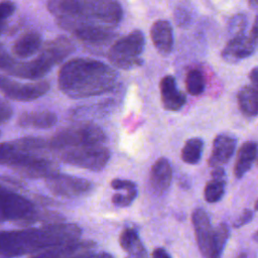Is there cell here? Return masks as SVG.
I'll use <instances>...</instances> for the list:
<instances>
[{
    "label": "cell",
    "mask_w": 258,
    "mask_h": 258,
    "mask_svg": "<svg viewBox=\"0 0 258 258\" xmlns=\"http://www.w3.org/2000/svg\"><path fill=\"white\" fill-rule=\"evenodd\" d=\"M150 37L154 47L162 55H167L173 47V32L167 20H157L150 28Z\"/></svg>",
    "instance_id": "2e32d148"
},
{
    "label": "cell",
    "mask_w": 258,
    "mask_h": 258,
    "mask_svg": "<svg viewBox=\"0 0 258 258\" xmlns=\"http://www.w3.org/2000/svg\"><path fill=\"white\" fill-rule=\"evenodd\" d=\"M239 108L245 116L258 115V89L251 86L243 87L238 93Z\"/></svg>",
    "instance_id": "cb8c5ba5"
},
{
    "label": "cell",
    "mask_w": 258,
    "mask_h": 258,
    "mask_svg": "<svg viewBox=\"0 0 258 258\" xmlns=\"http://www.w3.org/2000/svg\"><path fill=\"white\" fill-rule=\"evenodd\" d=\"M111 186L114 189H131V188H135V184L134 182L130 181V180H125V179H120V178H115L111 181Z\"/></svg>",
    "instance_id": "8d00e7d4"
},
{
    "label": "cell",
    "mask_w": 258,
    "mask_h": 258,
    "mask_svg": "<svg viewBox=\"0 0 258 258\" xmlns=\"http://www.w3.org/2000/svg\"><path fill=\"white\" fill-rule=\"evenodd\" d=\"M105 139L106 135L102 128L95 124L84 123L59 130L48 140V145L51 149H68L102 144Z\"/></svg>",
    "instance_id": "277c9868"
},
{
    "label": "cell",
    "mask_w": 258,
    "mask_h": 258,
    "mask_svg": "<svg viewBox=\"0 0 258 258\" xmlns=\"http://www.w3.org/2000/svg\"><path fill=\"white\" fill-rule=\"evenodd\" d=\"M141 241L139 239L138 233L133 228H126L124 229L119 237V243L123 250L126 252H129L132 248H134L137 244H139Z\"/></svg>",
    "instance_id": "f546056e"
},
{
    "label": "cell",
    "mask_w": 258,
    "mask_h": 258,
    "mask_svg": "<svg viewBox=\"0 0 258 258\" xmlns=\"http://www.w3.org/2000/svg\"><path fill=\"white\" fill-rule=\"evenodd\" d=\"M212 176L214 179H219V180H224L225 178V171L222 167L216 166L215 169L212 172Z\"/></svg>",
    "instance_id": "ab89813d"
},
{
    "label": "cell",
    "mask_w": 258,
    "mask_h": 258,
    "mask_svg": "<svg viewBox=\"0 0 258 258\" xmlns=\"http://www.w3.org/2000/svg\"><path fill=\"white\" fill-rule=\"evenodd\" d=\"M254 240L256 241V242H258V231L255 233V235H254Z\"/></svg>",
    "instance_id": "f6af8a7d"
},
{
    "label": "cell",
    "mask_w": 258,
    "mask_h": 258,
    "mask_svg": "<svg viewBox=\"0 0 258 258\" xmlns=\"http://www.w3.org/2000/svg\"><path fill=\"white\" fill-rule=\"evenodd\" d=\"M145 44L144 34L133 30L124 37L116 40L111 46L108 58L112 64L121 70H132L142 64L140 54Z\"/></svg>",
    "instance_id": "5b68a950"
},
{
    "label": "cell",
    "mask_w": 258,
    "mask_h": 258,
    "mask_svg": "<svg viewBox=\"0 0 258 258\" xmlns=\"http://www.w3.org/2000/svg\"><path fill=\"white\" fill-rule=\"evenodd\" d=\"M57 122L56 115L48 110L41 111H29L22 113L18 120V126L22 128H34V129H47Z\"/></svg>",
    "instance_id": "ffe728a7"
},
{
    "label": "cell",
    "mask_w": 258,
    "mask_h": 258,
    "mask_svg": "<svg viewBox=\"0 0 258 258\" xmlns=\"http://www.w3.org/2000/svg\"><path fill=\"white\" fill-rule=\"evenodd\" d=\"M74 50L75 46L73 42L66 36L56 37L44 43L40 48V51H43L55 64L62 62Z\"/></svg>",
    "instance_id": "44dd1931"
},
{
    "label": "cell",
    "mask_w": 258,
    "mask_h": 258,
    "mask_svg": "<svg viewBox=\"0 0 258 258\" xmlns=\"http://www.w3.org/2000/svg\"><path fill=\"white\" fill-rule=\"evenodd\" d=\"M191 221L201 254L204 258H212L214 228L208 214L203 209H196L192 212Z\"/></svg>",
    "instance_id": "8fae6325"
},
{
    "label": "cell",
    "mask_w": 258,
    "mask_h": 258,
    "mask_svg": "<svg viewBox=\"0 0 258 258\" xmlns=\"http://www.w3.org/2000/svg\"><path fill=\"white\" fill-rule=\"evenodd\" d=\"M249 36L251 37V39L258 45V16L256 17L254 24L249 32Z\"/></svg>",
    "instance_id": "f35d334b"
},
{
    "label": "cell",
    "mask_w": 258,
    "mask_h": 258,
    "mask_svg": "<svg viewBox=\"0 0 258 258\" xmlns=\"http://www.w3.org/2000/svg\"><path fill=\"white\" fill-rule=\"evenodd\" d=\"M73 258H113V256L109 253H106V252H98V253H95V252H91V251H88V252H84V253H81Z\"/></svg>",
    "instance_id": "74e56055"
},
{
    "label": "cell",
    "mask_w": 258,
    "mask_h": 258,
    "mask_svg": "<svg viewBox=\"0 0 258 258\" xmlns=\"http://www.w3.org/2000/svg\"><path fill=\"white\" fill-rule=\"evenodd\" d=\"M13 115L11 105L3 100H0V124H4L10 120Z\"/></svg>",
    "instance_id": "836d02e7"
},
{
    "label": "cell",
    "mask_w": 258,
    "mask_h": 258,
    "mask_svg": "<svg viewBox=\"0 0 258 258\" xmlns=\"http://www.w3.org/2000/svg\"><path fill=\"white\" fill-rule=\"evenodd\" d=\"M253 212L249 209H246L242 212V214L240 215V217L235 221L234 223V228H240L245 226L246 224H248L252 219H253Z\"/></svg>",
    "instance_id": "e575fe53"
},
{
    "label": "cell",
    "mask_w": 258,
    "mask_h": 258,
    "mask_svg": "<svg viewBox=\"0 0 258 258\" xmlns=\"http://www.w3.org/2000/svg\"><path fill=\"white\" fill-rule=\"evenodd\" d=\"M172 179V168L169 161L161 157L151 167L150 185L157 195L163 194L170 185Z\"/></svg>",
    "instance_id": "ac0fdd59"
},
{
    "label": "cell",
    "mask_w": 258,
    "mask_h": 258,
    "mask_svg": "<svg viewBox=\"0 0 258 258\" xmlns=\"http://www.w3.org/2000/svg\"><path fill=\"white\" fill-rule=\"evenodd\" d=\"M254 208H255V210H256V211H258V200L256 201V203H255V206H254Z\"/></svg>",
    "instance_id": "bcb514c9"
},
{
    "label": "cell",
    "mask_w": 258,
    "mask_h": 258,
    "mask_svg": "<svg viewBox=\"0 0 258 258\" xmlns=\"http://www.w3.org/2000/svg\"><path fill=\"white\" fill-rule=\"evenodd\" d=\"M247 27V18L244 14H235L228 26V31L231 35V37L239 36L245 33V29Z\"/></svg>",
    "instance_id": "4dcf8cb0"
},
{
    "label": "cell",
    "mask_w": 258,
    "mask_h": 258,
    "mask_svg": "<svg viewBox=\"0 0 258 258\" xmlns=\"http://www.w3.org/2000/svg\"><path fill=\"white\" fill-rule=\"evenodd\" d=\"M236 148V139L226 134L218 135L213 143V151L209 158V165L212 167L228 162Z\"/></svg>",
    "instance_id": "d6986e66"
},
{
    "label": "cell",
    "mask_w": 258,
    "mask_h": 258,
    "mask_svg": "<svg viewBox=\"0 0 258 258\" xmlns=\"http://www.w3.org/2000/svg\"><path fill=\"white\" fill-rule=\"evenodd\" d=\"M22 175L30 178H48L58 173V166L52 160L34 154L24 164L15 169Z\"/></svg>",
    "instance_id": "5bb4252c"
},
{
    "label": "cell",
    "mask_w": 258,
    "mask_h": 258,
    "mask_svg": "<svg viewBox=\"0 0 258 258\" xmlns=\"http://www.w3.org/2000/svg\"><path fill=\"white\" fill-rule=\"evenodd\" d=\"M63 29L71 32L81 41L91 45H100L107 43L115 36L112 29L97 26L71 25Z\"/></svg>",
    "instance_id": "9a60e30c"
},
{
    "label": "cell",
    "mask_w": 258,
    "mask_h": 258,
    "mask_svg": "<svg viewBox=\"0 0 258 258\" xmlns=\"http://www.w3.org/2000/svg\"><path fill=\"white\" fill-rule=\"evenodd\" d=\"M185 87L186 91L192 95L198 96L201 95L206 87L205 78L201 71L199 70H191L187 73L185 79Z\"/></svg>",
    "instance_id": "4316f807"
},
{
    "label": "cell",
    "mask_w": 258,
    "mask_h": 258,
    "mask_svg": "<svg viewBox=\"0 0 258 258\" xmlns=\"http://www.w3.org/2000/svg\"><path fill=\"white\" fill-rule=\"evenodd\" d=\"M126 258H148V254L144 246L140 242L128 252V255Z\"/></svg>",
    "instance_id": "d590c367"
},
{
    "label": "cell",
    "mask_w": 258,
    "mask_h": 258,
    "mask_svg": "<svg viewBox=\"0 0 258 258\" xmlns=\"http://www.w3.org/2000/svg\"><path fill=\"white\" fill-rule=\"evenodd\" d=\"M49 90V84L45 81L34 83H19L9 78L0 76V91L11 100L29 102L45 95Z\"/></svg>",
    "instance_id": "9c48e42d"
},
{
    "label": "cell",
    "mask_w": 258,
    "mask_h": 258,
    "mask_svg": "<svg viewBox=\"0 0 258 258\" xmlns=\"http://www.w3.org/2000/svg\"><path fill=\"white\" fill-rule=\"evenodd\" d=\"M224 190H225V180H219V179L213 178L205 186V191H204L205 200L211 204L217 203L224 196Z\"/></svg>",
    "instance_id": "f1b7e54d"
},
{
    "label": "cell",
    "mask_w": 258,
    "mask_h": 258,
    "mask_svg": "<svg viewBox=\"0 0 258 258\" xmlns=\"http://www.w3.org/2000/svg\"><path fill=\"white\" fill-rule=\"evenodd\" d=\"M47 9L62 29L71 25L113 29L123 16L116 0H49Z\"/></svg>",
    "instance_id": "3957f363"
},
{
    "label": "cell",
    "mask_w": 258,
    "mask_h": 258,
    "mask_svg": "<svg viewBox=\"0 0 258 258\" xmlns=\"http://www.w3.org/2000/svg\"><path fill=\"white\" fill-rule=\"evenodd\" d=\"M203 140L200 138L188 139L181 149V159L188 164H196L200 161L203 151Z\"/></svg>",
    "instance_id": "d4e9b609"
},
{
    "label": "cell",
    "mask_w": 258,
    "mask_h": 258,
    "mask_svg": "<svg viewBox=\"0 0 258 258\" xmlns=\"http://www.w3.org/2000/svg\"><path fill=\"white\" fill-rule=\"evenodd\" d=\"M110 156L109 149L98 144L68 148L60 154V159L73 166L99 171L106 166Z\"/></svg>",
    "instance_id": "52a82bcc"
},
{
    "label": "cell",
    "mask_w": 258,
    "mask_h": 258,
    "mask_svg": "<svg viewBox=\"0 0 258 258\" xmlns=\"http://www.w3.org/2000/svg\"><path fill=\"white\" fill-rule=\"evenodd\" d=\"M136 196H137L136 188H131V189L127 190L126 195L115 194L112 197V203L119 207H127L135 200Z\"/></svg>",
    "instance_id": "d6a6232c"
},
{
    "label": "cell",
    "mask_w": 258,
    "mask_h": 258,
    "mask_svg": "<svg viewBox=\"0 0 258 258\" xmlns=\"http://www.w3.org/2000/svg\"><path fill=\"white\" fill-rule=\"evenodd\" d=\"M249 79L252 85L258 89V68H254L249 73Z\"/></svg>",
    "instance_id": "b9f144b4"
},
{
    "label": "cell",
    "mask_w": 258,
    "mask_h": 258,
    "mask_svg": "<svg viewBox=\"0 0 258 258\" xmlns=\"http://www.w3.org/2000/svg\"><path fill=\"white\" fill-rule=\"evenodd\" d=\"M152 258H170V256L163 248H156L152 252Z\"/></svg>",
    "instance_id": "60d3db41"
},
{
    "label": "cell",
    "mask_w": 258,
    "mask_h": 258,
    "mask_svg": "<svg viewBox=\"0 0 258 258\" xmlns=\"http://www.w3.org/2000/svg\"><path fill=\"white\" fill-rule=\"evenodd\" d=\"M160 96L163 108L168 111H177L185 104V96L178 91L172 76H165L159 84Z\"/></svg>",
    "instance_id": "e0dca14e"
},
{
    "label": "cell",
    "mask_w": 258,
    "mask_h": 258,
    "mask_svg": "<svg viewBox=\"0 0 258 258\" xmlns=\"http://www.w3.org/2000/svg\"><path fill=\"white\" fill-rule=\"evenodd\" d=\"M258 45L245 33L231 37L222 51V58L229 63H236L250 56Z\"/></svg>",
    "instance_id": "7c38bea8"
},
{
    "label": "cell",
    "mask_w": 258,
    "mask_h": 258,
    "mask_svg": "<svg viewBox=\"0 0 258 258\" xmlns=\"http://www.w3.org/2000/svg\"><path fill=\"white\" fill-rule=\"evenodd\" d=\"M249 6L252 8V9H256L258 10V0H249Z\"/></svg>",
    "instance_id": "7bdbcfd3"
},
{
    "label": "cell",
    "mask_w": 258,
    "mask_h": 258,
    "mask_svg": "<svg viewBox=\"0 0 258 258\" xmlns=\"http://www.w3.org/2000/svg\"><path fill=\"white\" fill-rule=\"evenodd\" d=\"M96 243L90 240H76L55 247L48 248L41 252L35 253L30 258H73L81 253L91 251Z\"/></svg>",
    "instance_id": "4fadbf2b"
},
{
    "label": "cell",
    "mask_w": 258,
    "mask_h": 258,
    "mask_svg": "<svg viewBox=\"0 0 258 258\" xmlns=\"http://www.w3.org/2000/svg\"><path fill=\"white\" fill-rule=\"evenodd\" d=\"M237 258H247V255H246V253H241L238 255Z\"/></svg>",
    "instance_id": "ee69618b"
},
{
    "label": "cell",
    "mask_w": 258,
    "mask_h": 258,
    "mask_svg": "<svg viewBox=\"0 0 258 258\" xmlns=\"http://www.w3.org/2000/svg\"><path fill=\"white\" fill-rule=\"evenodd\" d=\"M45 184L53 195L68 198L80 197L92 189V183L88 179L59 172L45 178Z\"/></svg>",
    "instance_id": "30bf717a"
},
{
    "label": "cell",
    "mask_w": 258,
    "mask_h": 258,
    "mask_svg": "<svg viewBox=\"0 0 258 258\" xmlns=\"http://www.w3.org/2000/svg\"><path fill=\"white\" fill-rule=\"evenodd\" d=\"M81 228L72 223H49L40 228L0 231V258L35 254L80 239Z\"/></svg>",
    "instance_id": "6da1fadb"
},
{
    "label": "cell",
    "mask_w": 258,
    "mask_h": 258,
    "mask_svg": "<svg viewBox=\"0 0 258 258\" xmlns=\"http://www.w3.org/2000/svg\"><path fill=\"white\" fill-rule=\"evenodd\" d=\"M42 46L41 35L36 31H28L22 34L13 44L14 55L20 58L29 57L40 50Z\"/></svg>",
    "instance_id": "7402d4cb"
},
{
    "label": "cell",
    "mask_w": 258,
    "mask_h": 258,
    "mask_svg": "<svg viewBox=\"0 0 258 258\" xmlns=\"http://www.w3.org/2000/svg\"><path fill=\"white\" fill-rule=\"evenodd\" d=\"M230 230L229 227L221 223L214 228V242H213V255L212 258H221L226 242L229 238Z\"/></svg>",
    "instance_id": "484cf974"
},
{
    "label": "cell",
    "mask_w": 258,
    "mask_h": 258,
    "mask_svg": "<svg viewBox=\"0 0 258 258\" xmlns=\"http://www.w3.org/2000/svg\"><path fill=\"white\" fill-rule=\"evenodd\" d=\"M0 135H1V132H0Z\"/></svg>",
    "instance_id": "c3c4849f"
},
{
    "label": "cell",
    "mask_w": 258,
    "mask_h": 258,
    "mask_svg": "<svg viewBox=\"0 0 258 258\" xmlns=\"http://www.w3.org/2000/svg\"><path fill=\"white\" fill-rule=\"evenodd\" d=\"M174 22L180 28H187L190 26L194 20V10L189 3H179L173 12Z\"/></svg>",
    "instance_id": "83f0119b"
},
{
    "label": "cell",
    "mask_w": 258,
    "mask_h": 258,
    "mask_svg": "<svg viewBox=\"0 0 258 258\" xmlns=\"http://www.w3.org/2000/svg\"><path fill=\"white\" fill-rule=\"evenodd\" d=\"M33 204L25 197L0 184V222L22 221L34 211Z\"/></svg>",
    "instance_id": "ba28073f"
},
{
    "label": "cell",
    "mask_w": 258,
    "mask_h": 258,
    "mask_svg": "<svg viewBox=\"0 0 258 258\" xmlns=\"http://www.w3.org/2000/svg\"><path fill=\"white\" fill-rule=\"evenodd\" d=\"M257 153V145L254 142L244 143L237 154V160L234 166V174L241 178L252 166Z\"/></svg>",
    "instance_id": "603a6c76"
},
{
    "label": "cell",
    "mask_w": 258,
    "mask_h": 258,
    "mask_svg": "<svg viewBox=\"0 0 258 258\" xmlns=\"http://www.w3.org/2000/svg\"><path fill=\"white\" fill-rule=\"evenodd\" d=\"M60 91L73 99L94 97L112 91L117 74L110 66L92 58H73L58 72Z\"/></svg>",
    "instance_id": "7a4b0ae2"
},
{
    "label": "cell",
    "mask_w": 258,
    "mask_h": 258,
    "mask_svg": "<svg viewBox=\"0 0 258 258\" xmlns=\"http://www.w3.org/2000/svg\"><path fill=\"white\" fill-rule=\"evenodd\" d=\"M15 4L10 0L0 1V33L4 30L8 18L15 11Z\"/></svg>",
    "instance_id": "1f68e13d"
},
{
    "label": "cell",
    "mask_w": 258,
    "mask_h": 258,
    "mask_svg": "<svg viewBox=\"0 0 258 258\" xmlns=\"http://www.w3.org/2000/svg\"><path fill=\"white\" fill-rule=\"evenodd\" d=\"M53 67L54 63L41 51L36 58L28 61H18L7 53L0 52V70L16 78L39 80Z\"/></svg>",
    "instance_id": "8992f818"
},
{
    "label": "cell",
    "mask_w": 258,
    "mask_h": 258,
    "mask_svg": "<svg viewBox=\"0 0 258 258\" xmlns=\"http://www.w3.org/2000/svg\"><path fill=\"white\" fill-rule=\"evenodd\" d=\"M255 159L257 160V163H258V148H257V153H256V158Z\"/></svg>",
    "instance_id": "7dc6e473"
}]
</instances>
